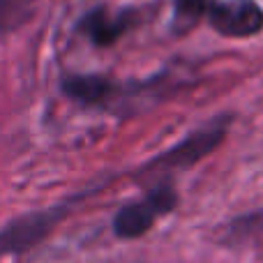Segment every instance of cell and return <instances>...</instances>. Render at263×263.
<instances>
[{"mask_svg":"<svg viewBox=\"0 0 263 263\" xmlns=\"http://www.w3.org/2000/svg\"><path fill=\"white\" fill-rule=\"evenodd\" d=\"M210 0H173V32L185 35L203 16H208Z\"/></svg>","mask_w":263,"mask_h":263,"instance_id":"8","label":"cell"},{"mask_svg":"<svg viewBox=\"0 0 263 263\" xmlns=\"http://www.w3.org/2000/svg\"><path fill=\"white\" fill-rule=\"evenodd\" d=\"M176 205H178L176 187H173V182L164 180L157 187H153L145 194V199L125 203L114 215L111 229H114L116 238H120V240H134V238L145 236L153 229V224L157 222V217L168 215Z\"/></svg>","mask_w":263,"mask_h":263,"instance_id":"3","label":"cell"},{"mask_svg":"<svg viewBox=\"0 0 263 263\" xmlns=\"http://www.w3.org/2000/svg\"><path fill=\"white\" fill-rule=\"evenodd\" d=\"M79 199H67L63 203L51 205V208H44V210H28V213L9 219L0 229V256L26 254V252H30L40 242H44L55 231V227L72 213L74 203Z\"/></svg>","mask_w":263,"mask_h":263,"instance_id":"2","label":"cell"},{"mask_svg":"<svg viewBox=\"0 0 263 263\" xmlns=\"http://www.w3.org/2000/svg\"><path fill=\"white\" fill-rule=\"evenodd\" d=\"M136 23V12H111L109 7H97L79 21L77 30L86 35L92 44L111 46Z\"/></svg>","mask_w":263,"mask_h":263,"instance_id":"5","label":"cell"},{"mask_svg":"<svg viewBox=\"0 0 263 263\" xmlns=\"http://www.w3.org/2000/svg\"><path fill=\"white\" fill-rule=\"evenodd\" d=\"M263 231V210H256V213H250V215H242L238 217L236 222L229 227V233L236 238H250L254 233Z\"/></svg>","mask_w":263,"mask_h":263,"instance_id":"9","label":"cell"},{"mask_svg":"<svg viewBox=\"0 0 263 263\" xmlns=\"http://www.w3.org/2000/svg\"><path fill=\"white\" fill-rule=\"evenodd\" d=\"M233 116L222 114L210 118L208 123H203L201 127L192 129L182 141H178L176 145H171L168 150L155 155L150 162H145L139 168L141 176H155V173H171V171H187V168L196 166L199 162H203L208 155H213L215 150L222 145V141L227 139L229 129H231Z\"/></svg>","mask_w":263,"mask_h":263,"instance_id":"1","label":"cell"},{"mask_svg":"<svg viewBox=\"0 0 263 263\" xmlns=\"http://www.w3.org/2000/svg\"><path fill=\"white\" fill-rule=\"evenodd\" d=\"M208 21L222 37L245 40L263 30V9L256 0H222L210 5Z\"/></svg>","mask_w":263,"mask_h":263,"instance_id":"4","label":"cell"},{"mask_svg":"<svg viewBox=\"0 0 263 263\" xmlns=\"http://www.w3.org/2000/svg\"><path fill=\"white\" fill-rule=\"evenodd\" d=\"M123 90L125 88L102 74H69L63 79V92L83 106H106Z\"/></svg>","mask_w":263,"mask_h":263,"instance_id":"6","label":"cell"},{"mask_svg":"<svg viewBox=\"0 0 263 263\" xmlns=\"http://www.w3.org/2000/svg\"><path fill=\"white\" fill-rule=\"evenodd\" d=\"M40 0H0V37L21 30L37 12Z\"/></svg>","mask_w":263,"mask_h":263,"instance_id":"7","label":"cell"}]
</instances>
